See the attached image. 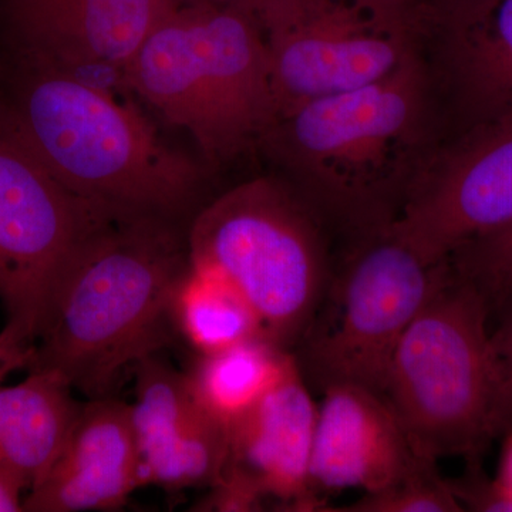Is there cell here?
I'll return each instance as SVG.
<instances>
[{
    "mask_svg": "<svg viewBox=\"0 0 512 512\" xmlns=\"http://www.w3.org/2000/svg\"><path fill=\"white\" fill-rule=\"evenodd\" d=\"M444 140L419 55L376 82L279 114L258 146L323 222L353 242L387 231Z\"/></svg>",
    "mask_w": 512,
    "mask_h": 512,
    "instance_id": "1",
    "label": "cell"
},
{
    "mask_svg": "<svg viewBox=\"0 0 512 512\" xmlns=\"http://www.w3.org/2000/svg\"><path fill=\"white\" fill-rule=\"evenodd\" d=\"M190 265L180 222L116 214L84 241L26 370L56 373L90 400L170 336L175 286Z\"/></svg>",
    "mask_w": 512,
    "mask_h": 512,
    "instance_id": "2",
    "label": "cell"
},
{
    "mask_svg": "<svg viewBox=\"0 0 512 512\" xmlns=\"http://www.w3.org/2000/svg\"><path fill=\"white\" fill-rule=\"evenodd\" d=\"M30 59L0 128L84 200L117 214L180 222L200 195V168L106 87Z\"/></svg>",
    "mask_w": 512,
    "mask_h": 512,
    "instance_id": "3",
    "label": "cell"
},
{
    "mask_svg": "<svg viewBox=\"0 0 512 512\" xmlns=\"http://www.w3.org/2000/svg\"><path fill=\"white\" fill-rule=\"evenodd\" d=\"M123 83L212 163L258 146L276 116L268 53L247 3L184 0L144 40Z\"/></svg>",
    "mask_w": 512,
    "mask_h": 512,
    "instance_id": "4",
    "label": "cell"
},
{
    "mask_svg": "<svg viewBox=\"0 0 512 512\" xmlns=\"http://www.w3.org/2000/svg\"><path fill=\"white\" fill-rule=\"evenodd\" d=\"M323 220L291 185L259 177L194 215L191 264L224 276L247 299L264 338L291 350L330 282Z\"/></svg>",
    "mask_w": 512,
    "mask_h": 512,
    "instance_id": "5",
    "label": "cell"
},
{
    "mask_svg": "<svg viewBox=\"0 0 512 512\" xmlns=\"http://www.w3.org/2000/svg\"><path fill=\"white\" fill-rule=\"evenodd\" d=\"M488 322L480 293L450 271L400 340L384 396L421 456L481 463L497 439Z\"/></svg>",
    "mask_w": 512,
    "mask_h": 512,
    "instance_id": "6",
    "label": "cell"
},
{
    "mask_svg": "<svg viewBox=\"0 0 512 512\" xmlns=\"http://www.w3.org/2000/svg\"><path fill=\"white\" fill-rule=\"evenodd\" d=\"M448 274L446 259L424 261L389 229L353 242L298 342L301 373L322 392L353 384L384 396L400 340Z\"/></svg>",
    "mask_w": 512,
    "mask_h": 512,
    "instance_id": "7",
    "label": "cell"
},
{
    "mask_svg": "<svg viewBox=\"0 0 512 512\" xmlns=\"http://www.w3.org/2000/svg\"><path fill=\"white\" fill-rule=\"evenodd\" d=\"M261 29L276 117L382 79L417 55V0H247Z\"/></svg>",
    "mask_w": 512,
    "mask_h": 512,
    "instance_id": "8",
    "label": "cell"
},
{
    "mask_svg": "<svg viewBox=\"0 0 512 512\" xmlns=\"http://www.w3.org/2000/svg\"><path fill=\"white\" fill-rule=\"evenodd\" d=\"M116 214L64 187L0 128V338L32 353L77 252Z\"/></svg>",
    "mask_w": 512,
    "mask_h": 512,
    "instance_id": "9",
    "label": "cell"
},
{
    "mask_svg": "<svg viewBox=\"0 0 512 512\" xmlns=\"http://www.w3.org/2000/svg\"><path fill=\"white\" fill-rule=\"evenodd\" d=\"M512 220V121L444 138L389 231L430 264Z\"/></svg>",
    "mask_w": 512,
    "mask_h": 512,
    "instance_id": "10",
    "label": "cell"
},
{
    "mask_svg": "<svg viewBox=\"0 0 512 512\" xmlns=\"http://www.w3.org/2000/svg\"><path fill=\"white\" fill-rule=\"evenodd\" d=\"M417 55L444 138L512 121V0H427Z\"/></svg>",
    "mask_w": 512,
    "mask_h": 512,
    "instance_id": "11",
    "label": "cell"
},
{
    "mask_svg": "<svg viewBox=\"0 0 512 512\" xmlns=\"http://www.w3.org/2000/svg\"><path fill=\"white\" fill-rule=\"evenodd\" d=\"M133 369L136 400L130 406L140 487H212L227 467V427L202 409L187 375L156 353Z\"/></svg>",
    "mask_w": 512,
    "mask_h": 512,
    "instance_id": "12",
    "label": "cell"
},
{
    "mask_svg": "<svg viewBox=\"0 0 512 512\" xmlns=\"http://www.w3.org/2000/svg\"><path fill=\"white\" fill-rule=\"evenodd\" d=\"M419 457L382 394L353 384L323 390L309 467V485L319 500L323 493L383 490Z\"/></svg>",
    "mask_w": 512,
    "mask_h": 512,
    "instance_id": "13",
    "label": "cell"
},
{
    "mask_svg": "<svg viewBox=\"0 0 512 512\" xmlns=\"http://www.w3.org/2000/svg\"><path fill=\"white\" fill-rule=\"evenodd\" d=\"M184 0H9L30 55L66 70H107L123 82L144 40Z\"/></svg>",
    "mask_w": 512,
    "mask_h": 512,
    "instance_id": "14",
    "label": "cell"
},
{
    "mask_svg": "<svg viewBox=\"0 0 512 512\" xmlns=\"http://www.w3.org/2000/svg\"><path fill=\"white\" fill-rule=\"evenodd\" d=\"M140 488L130 404L84 403L53 466L26 495L23 511H116Z\"/></svg>",
    "mask_w": 512,
    "mask_h": 512,
    "instance_id": "15",
    "label": "cell"
},
{
    "mask_svg": "<svg viewBox=\"0 0 512 512\" xmlns=\"http://www.w3.org/2000/svg\"><path fill=\"white\" fill-rule=\"evenodd\" d=\"M318 406L298 363L251 412L229 427L227 467L293 511H326L309 485Z\"/></svg>",
    "mask_w": 512,
    "mask_h": 512,
    "instance_id": "16",
    "label": "cell"
},
{
    "mask_svg": "<svg viewBox=\"0 0 512 512\" xmlns=\"http://www.w3.org/2000/svg\"><path fill=\"white\" fill-rule=\"evenodd\" d=\"M62 377L30 370L23 382L0 383V466L25 483L28 491L55 463L83 403Z\"/></svg>",
    "mask_w": 512,
    "mask_h": 512,
    "instance_id": "17",
    "label": "cell"
},
{
    "mask_svg": "<svg viewBox=\"0 0 512 512\" xmlns=\"http://www.w3.org/2000/svg\"><path fill=\"white\" fill-rule=\"evenodd\" d=\"M295 366L291 350L256 338L234 348L198 356L185 375L202 409L229 430Z\"/></svg>",
    "mask_w": 512,
    "mask_h": 512,
    "instance_id": "18",
    "label": "cell"
},
{
    "mask_svg": "<svg viewBox=\"0 0 512 512\" xmlns=\"http://www.w3.org/2000/svg\"><path fill=\"white\" fill-rule=\"evenodd\" d=\"M171 322L198 356L264 338L261 322L242 293L218 272L191 262L175 286Z\"/></svg>",
    "mask_w": 512,
    "mask_h": 512,
    "instance_id": "19",
    "label": "cell"
},
{
    "mask_svg": "<svg viewBox=\"0 0 512 512\" xmlns=\"http://www.w3.org/2000/svg\"><path fill=\"white\" fill-rule=\"evenodd\" d=\"M446 261L451 274L480 293L495 318L512 299V220L458 245Z\"/></svg>",
    "mask_w": 512,
    "mask_h": 512,
    "instance_id": "20",
    "label": "cell"
},
{
    "mask_svg": "<svg viewBox=\"0 0 512 512\" xmlns=\"http://www.w3.org/2000/svg\"><path fill=\"white\" fill-rule=\"evenodd\" d=\"M343 511L350 512H461L450 483L440 476L437 460L421 456L389 487L367 493Z\"/></svg>",
    "mask_w": 512,
    "mask_h": 512,
    "instance_id": "21",
    "label": "cell"
},
{
    "mask_svg": "<svg viewBox=\"0 0 512 512\" xmlns=\"http://www.w3.org/2000/svg\"><path fill=\"white\" fill-rule=\"evenodd\" d=\"M497 326L488 335L491 417L495 437L512 430V299L495 315Z\"/></svg>",
    "mask_w": 512,
    "mask_h": 512,
    "instance_id": "22",
    "label": "cell"
},
{
    "mask_svg": "<svg viewBox=\"0 0 512 512\" xmlns=\"http://www.w3.org/2000/svg\"><path fill=\"white\" fill-rule=\"evenodd\" d=\"M448 483L464 511L512 512V498L485 476L481 463L468 464L463 477Z\"/></svg>",
    "mask_w": 512,
    "mask_h": 512,
    "instance_id": "23",
    "label": "cell"
},
{
    "mask_svg": "<svg viewBox=\"0 0 512 512\" xmlns=\"http://www.w3.org/2000/svg\"><path fill=\"white\" fill-rule=\"evenodd\" d=\"M25 483L8 468L0 466V512L23 511Z\"/></svg>",
    "mask_w": 512,
    "mask_h": 512,
    "instance_id": "24",
    "label": "cell"
},
{
    "mask_svg": "<svg viewBox=\"0 0 512 512\" xmlns=\"http://www.w3.org/2000/svg\"><path fill=\"white\" fill-rule=\"evenodd\" d=\"M29 357V352L15 348L0 338V383L13 370L26 369Z\"/></svg>",
    "mask_w": 512,
    "mask_h": 512,
    "instance_id": "25",
    "label": "cell"
},
{
    "mask_svg": "<svg viewBox=\"0 0 512 512\" xmlns=\"http://www.w3.org/2000/svg\"><path fill=\"white\" fill-rule=\"evenodd\" d=\"M503 437L505 440L495 481L512 498V430Z\"/></svg>",
    "mask_w": 512,
    "mask_h": 512,
    "instance_id": "26",
    "label": "cell"
},
{
    "mask_svg": "<svg viewBox=\"0 0 512 512\" xmlns=\"http://www.w3.org/2000/svg\"><path fill=\"white\" fill-rule=\"evenodd\" d=\"M201 2L217 3V5H231V3H244L247 0H201Z\"/></svg>",
    "mask_w": 512,
    "mask_h": 512,
    "instance_id": "27",
    "label": "cell"
}]
</instances>
